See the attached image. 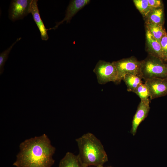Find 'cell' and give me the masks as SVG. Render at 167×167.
Listing matches in <instances>:
<instances>
[{
	"label": "cell",
	"instance_id": "obj_6",
	"mask_svg": "<svg viewBox=\"0 0 167 167\" xmlns=\"http://www.w3.org/2000/svg\"><path fill=\"white\" fill-rule=\"evenodd\" d=\"M32 0H12L8 11V17L12 21L23 19L30 13Z\"/></svg>",
	"mask_w": 167,
	"mask_h": 167
},
{
	"label": "cell",
	"instance_id": "obj_14",
	"mask_svg": "<svg viewBox=\"0 0 167 167\" xmlns=\"http://www.w3.org/2000/svg\"><path fill=\"white\" fill-rule=\"evenodd\" d=\"M148 15L147 23L162 24L163 11L161 7L152 10Z\"/></svg>",
	"mask_w": 167,
	"mask_h": 167
},
{
	"label": "cell",
	"instance_id": "obj_9",
	"mask_svg": "<svg viewBox=\"0 0 167 167\" xmlns=\"http://www.w3.org/2000/svg\"><path fill=\"white\" fill-rule=\"evenodd\" d=\"M150 109L149 104L140 101L132 121L131 133L134 136L140 123L147 117Z\"/></svg>",
	"mask_w": 167,
	"mask_h": 167
},
{
	"label": "cell",
	"instance_id": "obj_2",
	"mask_svg": "<svg viewBox=\"0 0 167 167\" xmlns=\"http://www.w3.org/2000/svg\"><path fill=\"white\" fill-rule=\"evenodd\" d=\"M75 140L79 150L77 156L84 167H104L108 156L101 141L94 134L88 132Z\"/></svg>",
	"mask_w": 167,
	"mask_h": 167
},
{
	"label": "cell",
	"instance_id": "obj_18",
	"mask_svg": "<svg viewBox=\"0 0 167 167\" xmlns=\"http://www.w3.org/2000/svg\"><path fill=\"white\" fill-rule=\"evenodd\" d=\"M133 2L137 8L144 16L148 15L152 10L148 0H134Z\"/></svg>",
	"mask_w": 167,
	"mask_h": 167
},
{
	"label": "cell",
	"instance_id": "obj_17",
	"mask_svg": "<svg viewBox=\"0 0 167 167\" xmlns=\"http://www.w3.org/2000/svg\"><path fill=\"white\" fill-rule=\"evenodd\" d=\"M21 39V37L17 39L7 49L0 54V74L2 75L4 71V66L7 61L9 54L15 44Z\"/></svg>",
	"mask_w": 167,
	"mask_h": 167
},
{
	"label": "cell",
	"instance_id": "obj_1",
	"mask_svg": "<svg viewBox=\"0 0 167 167\" xmlns=\"http://www.w3.org/2000/svg\"><path fill=\"white\" fill-rule=\"evenodd\" d=\"M19 149L13 164L15 167H51L54 163L56 148L45 134L25 139Z\"/></svg>",
	"mask_w": 167,
	"mask_h": 167
},
{
	"label": "cell",
	"instance_id": "obj_8",
	"mask_svg": "<svg viewBox=\"0 0 167 167\" xmlns=\"http://www.w3.org/2000/svg\"><path fill=\"white\" fill-rule=\"evenodd\" d=\"M90 0H73L70 1L66 11L65 17L62 21L58 22L55 26L48 29H56L60 25L66 21L69 23L72 18L81 9L88 4Z\"/></svg>",
	"mask_w": 167,
	"mask_h": 167
},
{
	"label": "cell",
	"instance_id": "obj_4",
	"mask_svg": "<svg viewBox=\"0 0 167 167\" xmlns=\"http://www.w3.org/2000/svg\"><path fill=\"white\" fill-rule=\"evenodd\" d=\"M93 71L100 84H104L111 81L118 83L117 71L112 62L100 60L97 63Z\"/></svg>",
	"mask_w": 167,
	"mask_h": 167
},
{
	"label": "cell",
	"instance_id": "obj_7",
	"mask_svg": "<svg viewBox=\"0 0 167 167\" xmlns=\"http://www.w3.org/2000/svg\"><path fill=\"white\" fill-rule=\"evenodd\" d=\"M150 100L167 95V78H155L145 81Z\"/></svg>",
	"mask_w": 167,
	"mask_h": 167
},
{
	"label": "cell",
	"instance_id": "obj_11",
	"mask_svg": "<svg viewBox=\"0 0 167 167\" xmlns=\"http://www.w3.org/2000/svg\"><path fill=\"white\" fill-rule=\"evenodd\" d=\"M147 43L152 56L159 58L163 61V56L160 43L155 38L150 32L146 33Z\"/></svg>",
	"mask_w": 167,
	"mask_h": 167
},
{
	"label": "cell",
	"instance_id": "obj_10",
	"mask_svg": "<svg viewBox=\"0 0 167 167\" xmlns=\"http://www.w3.org/2000/svg\"><path fill=\"white\" fill-rule=\"evenodd\" d=\"M37 2V0H32L30 7V13L32 15L33 19L40 31L41 39L46 41L49 39L47 32L48 29L45 27L41 17Z\"/></svg>",
	"mask_w": 167,
	"mask_h": 167
},
{
	"label": "cell",
	"instance_id": "obj_13",
	"mask_svg": "<svg viewBox=\"0 0 167 167\" xmlns=\"http://www.w3.org/2000/svg\"><path fill=\"white\" fill-rule=\"evenodd\" d=\"M142 79L139 75L127 74L123 77L122 80L127 86V91L134 92L137 88L143 83Z\"/></svg>",
	"mask_w": 167,
	"mask_h": 167
},
{
	"label": "cell",
	"instance_id": "obj_5",
	"mask_svg": "<svg viewBox=\"0 0 167 167\" xmlns=\"http://www.w3.org/2000/svg\"><path fill=\"white\" fill-rule=\"evenodd\" d=\"M112 63L117 71L118 83L122 80L123 77L127 74L140 76L141 62L137 61L134 58L123 59L113 62Z\"/></svg>",
	"mask_w": 167,
	"mask_h": 167
},
{
	"label": "cell",
	"instance_id": "obj_15",
	"mask_svg": "<svg viewBox=\"0 0 167 167\" xmlns=\"http://www.w3.org/2000/svg\"><path fill=\"white\" fill-rule=\"evenodd\" d=\"M147 27L148 30L160 43L161 38L166 32L162 24L147 23Z\"/></svg>",
	"mask_w": 167,
	"mask_h": 167
},
{
	"label": "cell",
	"instance_id": "obj_3",
	"mask_svg": "<svg viewBox=\"0 0 167 167\" xmlns=\"http://www.w3.org/2000/svg\"><path fill=\"white\" fill-rule=\"evenodd\" d=\"M140 76L145 81L155 78H167V64L152 56L141 61Z\"/></svg>",
	"mask_w": 167,
	"mask_h": 167
},
{
	"label": "cell",
	"instance_id": "obj_19",
	"mask_svg": "<svg viewBox=\"0 0 167 167\" xmlns=\"http://www.w3.org/2000/svg\"><path fill=\"white\" fill-rule=\"evenodd\" d=\"M160 43L161 47L163 61L167 62V34L166 32L161 38Z\"/></svg>",
	"mask_w": 167,
	"mask_h": 167
},
{
	"label": "cell",
	"instance_id": "obj_16",
	"mask_svg": "<svg viewBox=\"0 0 167 167\" xmlns=\"http://www.w3.org/2000/svg\"><path fill=\"white\" fill-rule=\"evenodd\" d=\"M140 98L141 101L149 104L150 97L148 90L145 83H142L134 92Z\"/></svg>",
	"mask_w": 167,
	"mask_h": 167
},
{
	"label": "cell",
	"instance_id": "obj_21",
	"mask_svg": "<svg viewBox=\"0 0 167 167\" xmlns=\"http://www.w3.org/2000/svg\"><path fill=\"white\" fill-rule=\"evenodd\" d=\"M113 167L111 166H108V167Z\"/></svg>",
	"mask_w": 167,
	"mask_h": 167
},
{
	"label": "cell",
	"instance_id": "obj_12",
	"mask_svg": "<svg viewBox=\"0 0 167 167\" xmlns=\"http://www.w3.org/2000/svg\"><path fill=\"white\" fill-rule=\"evenodd\" d=\"M58 167H84L77 155L70 152H67L60 160Z\"/></svg>",
	"mask_w": 167,
	"mask_h": 167
},
{
	"label": "cell",
	"instance_id": "obj_20",
	"mask_svg": "<svg viewBox=\"0 0 167 167\" xmlns=\"http://www.w3.org/2000/svg\"><path fill=\"white\" fill-rule=\"evenodd\" d=\"M149 6L151 10L161 7V2L160 0H148Z\"/></svg>",
	"mask_w": 167,
	"mask_h": 167
}]
</instances>
